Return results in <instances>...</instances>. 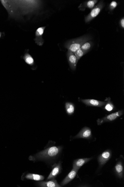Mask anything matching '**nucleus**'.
<instances>
[{
    "mask_svg": "<svg viewBox=\"0 0 124 187\" xmlns=\"http://www.w3.org/2000/svg\"><path fill=\"white\" fill-rule=\"evenodd\" d=\"M90 39H91V37L89 36H84L79 38L70 40L67 43L66 47L69 50L74 54L78 49L81 48L83 44L86 42L89 41Z\"/></svg>",
    "mask_w": 124,
    "mask_h": 187,
    "instance_id": "f257e3e1",
    "label": "nucleus"
},
{
    "mask_svg": "<svg viewBox=\"0 0 124 187\" xmlns=\"http://www.w3.org/2000/svg\"><path fill=\"white\" fill-rule=\"evenodd\" d=\"M62 148L53 147L48 148L45 150L41 151L36 155V159H49L55 157L61 152Z\"/></svg>",
    "mask_w": 124,
    "mask_h": 187,
    "instance_id": "f03ea898",
    "label": "nucleus"
},
{
    "mask_svg": "<svg viewBox=\"0 0 124 187\" xmlns=\"http://www.w3.org/2000/svg\"><path fill=\"white\" fill-rule=\"evenodd\" d=\"M104 6V3L103 2L101 1L98 5L94 6L89 14L86 17L85 20L86 23H89L96 17L99 14Z\"/></svg>",
    "mask_w": 124,
    "mask_h": 187,
    "instance_id": "7ed1b4c3",
    "label": "nucleus"
},
{
    "mask_svg": "<svg viewBox=\"0 0 124 187\" xmlns=\"http://www.w3.org/2000/svg\"><path fill=\"white\" fill-rule=\"evenodd\" d=\"M123 110H120L119 111L107 115V116L103 117L102 118L98 119L97 120L98 125H101V124L105 123V122L113 121L116 120L118 117L121 116L123 114Z\"/></svg>",
    "mask_w": 124,
    "mask_h": 187,
    "instance_id": "20e7f679",
    "label": "nucleus"
},
{
    "mask_svg": "<svg viewBox=\"0 0 124 187\" xmlns=\"http://www.w3.org/2000/svg\"><path fill=\"white\" fill-rule=\"evenodd\" d=\"M112 156L110 150H106L98 156V161L100 166H102L109 160Z\"/></svg>",
    "mask_w": 124,
    "mask_h": 187,
    "instance_id": "39448f33",
    "label": "nucleus"
},
{
    "mask_svg": "<svg viewBox=\"0 0 124 187\" xmlns=\"http://www.w3.org/2000/svg\"><path fill=\"white\" fill-rule=\"evenodd\" d=\"M92 133L89 127L83 128L77 135L74 137V139L83 138L89 139L91 138Z\"/></svg>",
    "mask_w": 124,
    "mask_h": 187,
    "instance_id": "423d86ee",
    "label": "nucleus"
},
{
    "mask_svg": "<svg viewBox=\"0 0 124 187\" xmlns=\"http://www.w3.org/2000/svg\"><path fill=\"white\" fill-rule=\"evenodd\" d=\"M81 101L87 106L102 107L106 105V102L98 101L93 99H82Z\"/></svg>",
    "mask_w": 124,
    "mask_h": 187,
    "instance_id": "0eeeda50",
    "label": "nucleus"
},
{
    "mask_svg": "<svg viewBox=\"0 0 124 187\" xmlns=\"http://www.w3.org/2000/svg\"><path fill=\"white\" fill-rule=\"evenodd\" d=\"M68 61L71 69L75 70L77 67L78 60L77 57L73 53L69 50L67 53Z\"/></svg>",
    "mask_w": 124,
    "mask_h": 187,
    "instance_id": "6e6552de",
    "label": "nucleus"
},
{
    "mask_svg": "<svg viewBox=\"0 0 124 187\" xmlns=\"http://www.w3.org/2000/svg\"><path fill=\"white\" fill-rule=\"evenodd\" d=\"M79 170L74 169L73 168L72 170L68 174L67 176L64 178L61 183V186H63L70 182L75 178L77 175Z\"/></svg>",
    "mask_w": 124,
    "mask_h": 187,
    "instance_id": "1a4fd4ad",
    "label": "nucleus"
},
{
    "mask_svg": "<svg viewBox=\"0 0 124 187\" xmlns=\"http://www.w3.org/2000/svg\"><path fill=\"white\" fill-rule=\"evenodd\" d=\"M52 167V170L49 175L47 180L54 179L60 173L62 170L61 163L59 162L58 164H54Z\"/></svg>",
    "mask_w": 124,
    "mask_h": 187,
    "instance_id": "9d476101",
    "label": "nucleus"
},
{
    "mask_svg": "<svg viewBox=\"0 0 124 187\" xmlns=\"http://www.w3.org/2000/svg\"><path fill=\"white\" fill-rule=\"evenodd\" d=\"M92 159V158H84V159H78L75 160L73 163V168L77 170H79L81 166L89 162Z\"/></svg>",
    "mask_w": 124,
    "mask_h": 187,
    "instance_id": "9b49d317",
    "label": "nucleus"
},
{
    "mask_svg": "<svg viewBox=\"0 0 124 187\" xmlns=\"http://www.w3.org/2000/svg\"><path fill=\"white\" fill-rule=\"evenodd\" d=\"M39 186L42 187H60L56 180L52 179L51 181H41L38 183Z\"/></svg>",
    "mask_w": 124,
    "mask_h": 187,
    "instance_id": "f8f14e48",
    "label": "nucleus"
},
{
    "mask_svg": "<svg viewBox=\"0 0 124 187\" xmlns=\"http://www.w3.org/2000/svg\"><path fill=\"white\" fill-rule=\"evenodd\" d=\"M98 1L95 0H91L85 2L83 4L81 5L79 7L80 9L82 11H84L86 8H89V9H92L95 6V5L97 2Z\"/></svg>",
    "mask_w": 124,
    "mask_h": 187,
    "instance_id": "ddd939ff",
    "label": "nucleus"
},
{
    "mask_svg": "<svg viewBox=\"0 0 124 187\" xmlns=\"http://www.w3.org/2000/svg\"><path fill=\"white\" fill-rule=\"evenodd\" d=\"M115 172L119 178H122L123 177L124 168L122 162L119 161L117 163L115 166Z\"/></svg>",
    "mask_w": 124,
    "mask_h": 187,
    "instance_id": "4468645a",
    "label": "nucleus"
},
{
    "mask_svg": "<svg viewBox=\"0 0 124 187\" xmlns=\"http://www.w3.org/2000/svg\"><path fill=\"white\" fill-rule=\"evenodd\" d=\"M27 179L34 180L36 181H41L44 179V177L42 175L34 174H28L25 176Z\"/></svg>",
    "mask_w": 124,
    "mask_h": 187,
    "instance_id": "2eb2a0df",
    "label": "nucleus"
},
{
    "mask_svg": "<svg viewBox=\"0 0 124 187\" xmlns=\"http://www.w3.org/2000/svg\"><path fill=\"white\" fill-rule=\"evenodd\" d=\"M66 109L67 113L69 115L73 114L75 110L74 105L72 103H67L66 104Z\"/></svg>",
    "mask_w": 124,
    "mask_h": 187,
    "instance_id": "dca6fc26",
    "label": "nucleus"
},
{
    "mask_svg": "<svg viewBox=\"0 0 124 187\" xmlns=\"http://www.w3.org/2000/svg\"><path fill=\"white\" fill-rule=\"evenodd\" d=\"M110 98H107V101L108 102H106L105 107V109L108 112L112 111L114 109V106L113 103L110 101Z\"/></svg>",
    "mask_w": 124,
    "mask_h": 187,
    "instance_id": "f3484780",
    "label": "nucleus"
},
{
    "mask_svg": "<svg viewBox=\"0 0 124 187\" xmlns=\"http://www.w3.org/2000/svg\"><path fill=\"white\" fill-rule=\"evenodd\" d=\"M93 42L91 41L86 42L81 46V48L88 52L93 47Z\"/></svg>",
    "mask_w": 124,
    "mask_h": 187,
    "instance_id": "a211bd4d",
    "label": "nucleus"
},
{
    "mask_svg": "<svg viewBox=\"0 0 124 187\" xmlns=\"http://www.w3.org/2000/svg\"><path fill=\"white\" fill-rule=\"evenodd\" d=\"M87 52H88L83 50L80 48L78 49L77 51L74 54L77 57L78 60H79L83 55L87 53Z\"/></svg>",
    "mask_w": 124,
    "mask_h": 187,
    "instance_id": "6ab92c4d",
    "label": "nucleus"
},
{
    "mask_svg": "<svg viewBox=\"0 0 124 187\" xmlns=\"http://www.w3.org/2000/svg\"><path fill=\"white\" fill-rule=\"evenodd\" d=\"M44 28H40L38 29L37 30V34L38 36H42L43 34Z\"/></svg>",
    "mask_w": 124,
    "mask_h": 187,
    "instance_id": "aec40b11",
    "label": "nucleus"
},
{
    "mask_svg": "<svg viewBox=\"0 0 124 187\" xmlns=\"http://www.w3.org/2000/svg\"><path fill=\"white\" fill-rule=\"evenodd\" d=\"M118 3L115 1H113L110 3V8L111 10H113L116 7Z\"/></svg>",
    "mask_w": 124,
    "mask_h": 187,
    "instance_id": "412c9836",
    "label": "nucleus"
},
{
    "mask_svg": "<svg viewBox=\"0 0 124 187\" xmlns=\"http://www.w3.org/2000/svg\"><path fill=\"white\" fill-rule=\"evenodd\" d=\"M26 62L29 64H31L33 63L34 60L32 57H29L27 58L26 59Z\"/></svg>",
    "mask_w": 124,
    "mask_h": 187,
    "instance_id": "4be33fe9",
    "label": "nucleus"
},
{
    "mask_svg": "<svg viewBox=\"0 0 124 187\" xmlns=\"http://www.w3.org/2000/svg\"><path fill=\"white\" fill-rule=\"evenodd\" d=\"M120 24H121V25L122 28H124V18L122 19L121 20V21H120Z\"/></svg>",
    "mask_w": 124,
    "mask_h": 187,
    "instance_id": "5701e85b",
    "label": "nucleus"
},
{
    "mask_svg": "<svg viewBox=\"0 0 124 187\" xmlns=\"http://www.w3.org/2000/svg\"><path fill=\"white\" fill-rule=\"evenodd\" d=\"M1 37V33H0V37Z\"/></svg>",
    "mask_w": 124,
    "mask_h": 187,
    "instance_id": "b1692460",
    "label": "nucleus"
}]
</instances>
